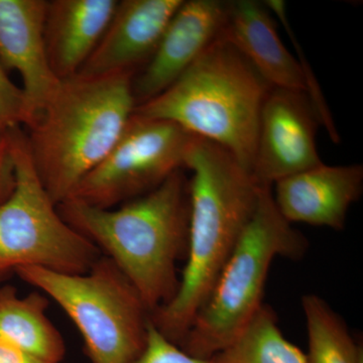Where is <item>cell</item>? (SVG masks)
<instances>
[{
  "mask_svg": "<svg viewBox=\"0 0 363 363\" xmlns=\"http://www.w3.org/2000/svg\"><path fill=\"white\" fill-rule=\"evenodd\" d=\"M185 169L192 174L186 264L175 297L150 316L157 331L179 346L250 223L262 187L230 152L198 136Z\"/></svg>",
  "mask_w": 363,
  "mask_h": 363,
  "instance_id": "obj_1",
  "label": "cell"
},
{
  "mask_svg": "<svg viewBox=\"0 0 363 363\" xmlns=\"http://www.w3.org/2000/svg\"><path fill=\"white\" fill-rule=\"evenodd\" d=\"M57 208L123 272L152 314L175 297L180 285L177 264L187 257L190 226L184 169L121 207L102 209L69 198Z\"/></svg>",
  "mask_w": 363,
  "mask_h": 363,
  "instance_id": "obj_2",
  "label": "cell"
},
{
  "mask_svg": "<svg viewBox=\"0 0 363 363\" xmlns=\"http://www.w3.org/2000/svg\"><path fill=\"white\" fill-rule=\"evenodd\" d=\"M133 73L63 79L28 126L35 171L58 206L111 152L136 107Z\"/></svg>",
  "mask_w": 363,
  "mask_h": 363,
  "instance_id": "obj_3",
  "label": "cell"
},
{
  "mask_svg": "<svg viewBox=\"0 0 363 363\" xmlns=\"http://www.w3.org/2000/svg\"><path fill=\"white\" fill-rule=\"evenodd\" d=\"M271 85L220 35L168 89L135 107L220 145L252 173L260 113Z\"/></svg>",
  "mask_w": 363,
  "mask_h": 363,
  "instance_id": "obj_4",
  "label": "cell"
},
{
  "mask_svg": "<svg viewBox=\"0 0 363 363\" xmlns=\"http://www.w3.org/2000/svg\"><path fill=\"white\" fill-rule=\"evenodd\" d=\"M309 241L274 204L272 187H262L259 203L218 279L196 315L180 347L210 359L233 342L262 309L274 259L298 260Z\"/></svg>",
  "mask_w": 363,
  "mask_h": 363,
  "instance_id": "obj_5",
  "label": "cell"
},
{
  "mask_svg": "<svg viewBox=\"0 0 363 363\" xmlns=\"http://www.w3.org/2000/svg\"><path fill=\"white\" fill-rule=\"evenodd\" d=\"M16 274L64 310L77 327L90 363H133L147 345L152 313L105 255L82 274L23 267Z\"/></svg>",
  "mask_w": 363,
  "mask_h": 363,
  "instance_id": "obj_6",
  "label": "cell"
},
{
  "mask_svg": "<svg viewBox=\"0 0 363 363\" xmlns=\"http://www.w3.org/2000/svg\"><path fill=\"white\" fill-rule=\"evenodd\" d=\"M6 135L16 185L0 205V279L23 267L86 274L101 252L62 218L33 166L26 131L16 126Z\"/></svg>",
  "mask_w": 363,
  "mask_h": 363,
  "instance_id": "obj_7",
  "label": "cell"
},
{
  "mask_svg": "<svg viewBox=\"0 0 363 363\" xmlns=\"http://www.w3.org/2000/svg\"><path fill=\"white\" fill-rule=\"evenodd\" d=\"M194 138L171 121L133 112L113 149L79 183L70 198L111 209L147 194L185 169Z\"/></svg>",
  "mask_w": 363,
  "mask_h": 363,
  "instance_id": "obj_8",
  "label": "cell"
},
{
  "mask_svg": "<svg viewBox=\"0 0 363 363\" xmlns=\"http://www.w3.org/2000/svg\"><path fill=\"white\" fill-rule=\"evenodd\" d=\"M321 126L304 91L272 88L260 113L252 174L262 187L322 164L317 133Z\"/></svg>",
  "mask_w": 363,
  "mask_h": 363,
  "instance_id": "obj_9",
  "label": "cell"
},
{
  "mask_svg": "<svg viewBox=\"0 0 363 363\" xmlns=\"http://www.w3.org/2000/svg\"><path fill=\"white\" fill-rule=\"evenodd\" d=\"M229 1L184 0L145 68L133 78L136 106L161 94L185 73L225 28Z\"/></svg>",
  "mask_w": 363,
  "mask_h": 363,
  "instance_id": "obj_10",
  "label": "cell"
},
{
  "mask_svg": "<svg viewBox=\"0 0 363 363\" xmlns=\"http://www.w3.org/2000/svg\"><path fill=\"white\" fill-rule=\"evenodd\" d=\"M45 0H0V63L23 80L28 128L60 84L45 40Z\"/></svg>",
  "mask_w": 363,
  "mask_h": 363,
  "instance_id": "obj_11",
  "label": "cell"
},
{
  "mask_svg": "<svg viewBox=\"0 0 363 363\" xmlns=\"http://www.w3.org/2000/svg\"><path fill=\"white\" fill-rule=\"evenodd\" d=\"M274 204L286 221L343 230L350 207L362 197L363 166L324 162L277 182Z\"/></svg>",
  "mask_w": 363,
  "mask_h": 363,
  "instance_id": "obj_12",
  "label": "cell"
},
{
  "mask_svg": "<svg viewBox=\"0 0 363 363\" xmlns=\"http://www.w3.org/2000/svg\"><path fill=\"white\" fill-rule=\"evenodd\" d=\"M184 0H123L94 51L77 75L136 74L156 51Z\"/></svg>",
  "mask_w": 363,
  "mask_h": 363,
  "instance_id": "obj_13",
  "label": "cell"
},
{
  "mask_svg": "<svg viewBox=\"0 0 363 363\" xmlns=\"http://www.w3.org/2000/svg\"><path fill=\"white\" fill-rule=\"evenodd\" d=\"M222 35L271 87L306 93L305 76L300 63L279 38L274 16L264 2L229 1Z\"/></svg>",
  "mask_w": 363,
  "mask_h": 363,
  "instance_id": "obj_14",
  "label": "cell"
},
{
  "mask_svg": "<svg viewBox=\"0 0 363 363\" xmlns=\"http://www.w3.org/2000/svg\"><path fill=\"white\" fill-rule=\"evenodd\" d=\"M117 4L116 0L48 1L45 48L60 80L77 75L106 32Z\"/></svg>",
  "mask_w": 363,
  "mask_h": 363,
  "instance_id": "obj_15",
  "label": "cell"
},
{
  "mask_svg": "<svg viewBox=\"0 0 363 363\" xmlns=\"http://www.w3.org/2000/svg\"><path fill=\"white\" fill-rule=\"evenodd\" d=\"M49 300L43 293L20 297L13 286L0 289V337L50 363H61L66 345L47 316Z\"/></svg>",
  "mask_w": 363,
  "mask_h": 363,
  "instance_id": "obj_16",
  "label": "cell"
},
{
  "mask_svg": "<svg viewBox=\"0 0 363 363\" xmlns=\"http://www.w3.org/2000/svg\"><path fill=\"white\" fill-rule=\"evenodd\" d=\"M302 308L308 335L307 363H363L362 343L351 336L347 325L320 296L307 294Z\"/></svg>",
  "mask_w": 363,
  "mask_h": 363,
  "instance_id": "obj_17",
  "label": "cell"
},
{
  "mask_svg": "<svg viewBox=\"0 0 363 363\" xmlns=\"http://www.w3.org/2000/svg\"><path fill=\"white\" fill-rule=\"evenodd\" d=\"M210 359L212 363H307L305 352L285 337L276 313L266 305L233 343Z\"/></svg>",
  "mask_w": 363,
  "mask_h": 363,
  "instance_id": "obj_18",
  "label": "cell"
},
{
  "mask_svg": "<svg viewBox=\"0 0 363 363\" xmlns=\"http://www.w3.org/2000/svg\"><path fill=\"white\" fill-rule=\"evenodd\" d=\"M264 4H266L269 11H271L272 16L279 21L281 26L285 28L286 32L288 33L289 37L292 40L294 47H296V49H297L298 61L305 76L306 94L309 97L310 101H311L313 107H314L315 111H316L317 116L319 117L321 126H323L325 130H327L332 142L335 143H340V135H339L337 128H336L330 109H329L326 100H325L323 94H322V91L320 89L316 76L313 73L312 69H310L311 67L308 63L304 52H302V48L300 47L297 38H296L292 26H291L290 21H289L288 16H286V2L283 1V0H267V1H264Z\"/></svg>",
  "mask_w": 363,
  "mask_h": 363,
  "instance_id": "obj_19",
  "label": "cell"
},
{
  "mask_svg": "<svg viewBox=\"0 0 363 363\" xmlns=\"http://www.w3.org/2000/svg\"><path fill=\"white\" fill-rule=\"evenodd\" d=\"M28 117V105L23 88L14 84L0 63V131L26 126Z\"/></svg>",
  "mask_w": 363,
  "mask_h": 363,
  "instance_id": "obj_20",
  "label": "cell"
},
{
  "mask_svg": "<svg viewBox=\"0 0 363 363\" xmlns=\"http://www.w3.org/2000/svg\"><path fill=\"white\" fill-rule=\"evenodd\" d=\"M133 363H212L211 359L193 357L180 346L169 341L157 331L152 318L147 332V345Z\"/></svg>",
  "mask_w": 363,
  "mask_h": 363,
  "instance_id": "obj_21",
  "label": "cell"
},
{
  "mask_svg": "<svg viewBox=\"0 0 363 363\" xmlns=\"http://www.w3.org/2000/svg\"><path fill=\"white\" fill-rule=\"evenodd\" d=\"M16 185L13 155L6 130L0 131V205L9 199Z\"/></svg>",
  "mask_w": 363,
  "mask_h": 363,
  "instance_id": "obj_22",
  "label": "cell"
},
{
  "mask_svg": "<svg viewBox=\"0 0 363 363\" xmlns=\"http://www.w3.org/2000/svg\"><path fill=\"white\" fill-rule=\"evenodd\" d=\"M0 363H50L21 350L18 346L0 337Z\"/></svg>",
  "mask_w": 363,
  "mask_h": 363,
  "instance_id": "obj_23",
  "label": "cell"
}]
</instances>
